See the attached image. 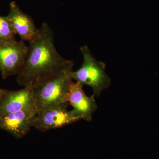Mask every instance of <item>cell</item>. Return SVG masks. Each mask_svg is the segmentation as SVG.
Segmentation results:
<instances>
[{
  "instance_id": "obj_6",
  "label": "cell",
  "mask_w": 159,
  "mask_h": 159,
  "mask_svg": "<svg viewBox=\"0 0 159 159\" xmlns=\"http://www.w3.org/2000/svg\"><path fill=\"white\" fill-rule=\"evenodd\" d=\"M37 112V108H33L0 116V129L22 139L33 127Z\"/></svg>"
},
{
  "instance_id": "obj_2",
  "label": "cell",
  "mask_w": 159,
  "mask_h": 159,
  "mask_svg": "<svg viewBox=\"0 0 159 159\" xmlns=\"http://www.w3.org/2000/svg\"><path fill=\"white\" fill-rule=\"evenodd\" d=\"M73 71L68 70L44 78L31 86L38 111L49 107L69 104Z\"/></svg>"
},
{
  "instance_id": "obj_8",
  "label": "cell",
  "mask_w": 159,
  "mask_h": 159,
  "mask_svg": "<svg viewBox=\"0 0 159 159\" xmlns=\"http://www.w3.org/2000/svg\"><path fill=\"white\" fill-rule=\"evenodd\" d=\"M33 108L37 107L32 87L17 91L6 90L0 101V116Z\"/></svg>"
},
{
  "instance_id": "obj_5",
  "label": "cell",
  "mask_w": 159,
  "mask_h": 159,
  "mask_svg": "<svg viewBox=\"0 0 159 159\" xmlns=\"http://www.w3.org/2000/svg\"><path fill=\"white\" fill-rule=\"evenodd\" d=\"M69 104L49 107L38 111L33 127L41 132L61 128L80 119L72 110H68Z\"/></svg>"
},
{
  "instance_id": "obj_10",
  "label": "cell",
  "mask_w": 159,
  "mask_h": 159,
  "mask_svg": "<svg viewBox=\"0 0 159 159\" xmlns=\"http://www.w3.org/2000/svg\"><path fill=\"white\" fill-rule=\"evenodd\" d=\"M16 34L8 16L0 15V41L15 40Z\"/></svg>"
},
{
  "instance_id": "obj_9",
  "label": "cell",
  "mask_w": 159,
  "mask_h": 159,
  "mask_svg": "<svg viewBox=\"0 0 159 159\" xmlns=\"http://www.w3.org/2000/svg\"><path fill=\"white\" fill-rule=\"evenodd\" d=\"M7 16L16 34L20 36L21 40L31 43L39 34V29H37L33 20L24 13L14 1L10 3Z\"/></svg>"
},
{
  "instance_id": "obj_7",
  "label": "cell",
  "mask_w": 159,
  "mask_h": 159,
  "mask_svg": "<svg viewBox=\"0 0 159 159\" xmlns=\"http://www.w3.org/2000/svg\"><path fill=\"white\" fill-rule=\"evenodd\" d=\"M83 85L73 81L69 93L68 102L73 107L72 111L80 119L88 122L93 120V116L98 108L94 94L87 96L83 89Z\"/></svg>"
},
{
  "instance_id": "obj_1",
  "label": "cell",
  "mask_w": 159,
  "mask_h": 159,
  "mask_svg": "<svg viewBox=\"0 0 159 159\" xmlns=\"http://www.w3.org/2000/svg\"><path fill=\"white\" fill-rule=\"evenodd\" d=\"M37 37L29 43V50L22 70L18 74L17 82L21 86H32L38 81L73 70L74 61L65 59L54 45L53 30L43 23Z\"/></svg>"
},
{
  "instance_id": "obj_4",
  "label": "cell",
  "mask_w": 159,
  "mask_h": 159,
  "mask_svg": "<svg viewBox=\"0 0 159 159\" xmlns=\"http://www.w3.org/2000/svg\"><path fill=\"white\" fill-rule=\"evenodd\" d=\"M29 50L22 40L0 41V72L3 80L22 70Z\"/></svg>"
},
{
  "instance_id": "obj_3",
  "label": "cell",
  "mask_w": 159,
  "mask_h": 159,
  "mask_svg": "<svg viewBox=\"0 0 159 159\" xmlns=\"http://www.w3.org/2000/svg\"><path fill=\"white\" fill-rule=\"evenodd\" d=\"M83 57V62L77 70L72 71V79L83 85L89 86L95 96L99 97L102 91L109 87L111 80L106 73V65L98 61L93 56L88 47L80 48Z\"/></svg>"
},
{
  "instance_id": "obj_11",
  "label": "cell",
  "mask_w": 159,
  "mask_h": 159,
  "mask_svg": "<svg viewBox=\"0 0 159 159\" xmlns=\"http://www.w3.org/2000/svg\"><path fill=\"white\" fill-rule=\"evenodd\" d=\"M5 90H6L0 89V101H1V99H2V97L3 94L5 93Z\"/></svg>"
}]
</instances>
